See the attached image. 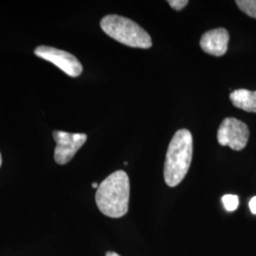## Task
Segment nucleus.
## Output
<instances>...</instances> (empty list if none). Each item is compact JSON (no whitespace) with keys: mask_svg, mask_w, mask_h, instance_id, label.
Wrapping results in <instances>:
<instances>
[{"mask_svg":"<svg viewBox=\"0 0 256 256\" xmlns=\"http://www.w3.org/2000/svg\"><path fill=\"white\" fill-rule=\"evenodd\" d=\"M106 256H120L118 254H116V252H106Z\"/></svg>","mask_w":256,"mask_h":256,"instance_id":"nucleus-13","label":"nucleus"},{"mask_svg":"<svg viewBox=\"0 0 256 256\" xmlns=\"http://www.w3.org/2000/svg\"><path fill=\"white\" fill-rule=\"evenodd\" d=\"M248 206H250V210L254 214H256V196H254L248 203Z\"/></svg>","mask_w":256,"mask_h":256,"instance_id":"nucleus-12","label":"nucleus"},{"mask_svg":"<svg viewBox=\"0 0 256 256\" xmlns=\"http://www.w3.org/2000/svg\"><path fill=\"white\" fill-rule=\"evenodd\" d=\"M192 158V136L188 129L174 133L166 153L164 180L169 187H176L188 173Z\"/></svg>","mask_w":256,"mask_h":256,"instance_id":"nucleus-2","label":"nucleus"},{"mask_svg":"<svg viewBox=\"0 0 256 256\" xmlns=\"http://www.w3.org/2000/svg\"><path fill=\"white\" fill-rule=\"evenodd\" d=\"M250 130L247 124L236 118H226L218 131V140L222 146H229L234 151L243 150L247 146Z\"/></svg>","mask_w":256,"mask_h":256,"instance_id":"nucleus-4","label":"nucleus"},{"mask_svg":"<svg viewBox=\"0 0 256 256\" xmlns=\"http://www.w3.org/2000/svg\"><path fill=\"white\" fill-rule=\"evenodd\" d=\"M229 41V32L224 28H218L202 36L200 46L204 52L220 57L227 52Z\"/></svg>","mask_w":256,"mask_h":256,"instance_id":"nucleus-7","label":"nucleus"},{"mask_svg":"<svg viewBox=\"0 0 256 256\" xmlns=\"http://www.w3.org/2000/svg\"><path fill=\"white\" fill-rule=\"evenodd\" d=\"M222 203H223L226 210L234 212L238 208L239 198L236 194H225L222 198Z\"/></svg>","mask_w":256,"mask_h":256,"instance_id":"nucleus-10","label":"nucleus"},{"mask_svg":"<svg viewBox=\"0 0 256 256\" xmlns=\"http://www.w3.org/2000/svg\"><path fill=\"white\" fill-rule=\"evenodd\" d=\"M236 3L244 14L256 19V0H238Z\"/></svg>","mask_w":256,"mask_h":256,"instance_id":"nucleus-9","label":"nucleus"},{"mask_svg":"<svg viewBox=\"0 0 256 256\" xmlns=\"http://www.w3.org/2000/svg\"><path fill=\"white\" fill-rule=\"evenodd\" d=\"M34 54L55 64L70 77H78L82 72L81 62L68 52L58 50L54 46H39L34 50Z\"/></svg>","mask_w":256,"mask_h":256,"instance_id":"nucleus-5","label":"nucleus"},{"mask_svg":"<svg viewBox=\"0 0 256 256\" xmlns=\"http://www.w3.org/2000/svg\"><path fill=\"white\" fill-rule=\"evenodd\" d=\"M1 164H2V158H1V154H0V167H1Z\"/></svg>","mask_w":256,"mask_h":256,"instance_id":"nucleus-15","label":"nucleus"},{"mask_svg":"<svg viewBox=\"0 0 256 256\" xmlns=\"http://www.w3.org/2000/svg\"><path fill=\"white\" fill-rule=\"evenodd\" d=\"M52 136L56 142L55 162L60 165L70 162L88 138V136L82 133H68L58 130L54 132Z\"/></svg>","mask_w":256,"mask_h":256,"instance_id":"nucleus-6","label":"nucleus"},{"mask_svg":"<svg viewBox=\"0 0 256 256\" xmlns=\"http://www.w3.org/2000/svg\"><path fill=\"white\" fill-rule=\"evenodd\" d=\"M130 198V183L124 171H116L99 185L96 192V204L102 212L112 218L126 214Z\"/></svg>","mask_w":256,"mask_h":256,"instance_id":"nucleus-1","label":"nucleus"},{"mask_svg":"<svg viewBox=\"0 0 256 256\" xmlns=\"http://www.w3.org/2000/svg\"><path fill=\"white\" fill-rule=\"evenodd\" d=\"M232 104L246 112L256 113V92L236 90L230 94Z\"/></svg>","mask_w":256,"mask_h":256,"instance_id":"nucleus-8","label":"nucleus"},{"mask_svg":"<svg viewBox=\"0 0 256 256\" xmlns=\"http://www.w3.org/2000/svg\"><path fill=\"white\" fill-rule=\"evenodd\" d=\"M92 187H93V188H95V189H98L99 185H98V183L94 182L93 184H92Z\"/></svg>","mask_w":256,"mask_h":256,"instance_id":"nucleus-14","label":"nucleus"},{"mask_svg":"<svg viewBox=\"0 0 256 256\" xmlns=\"http://www.w3.org/2000/svg\"><path fill=\"white\" fill-rule=\"evenodd\" d=\"M100 25L106 34L124 45L140 48L152 46V39L146 30L131 19L110 14L102 18Z\"/></svg>","mask_w":256,"mask_h":256,"instance_id":"nucleus-3","label":"nucleus"},{"mask_svg":"<svg viewBox=\"0 0 256 256\" xmlns=\"http://www.w3.org/2000/svg\"><path fill=\"white\" fill-rule=\"evenodd\" d=\"M189 1L187 0H169L168 4L171 6V8L176 10H182L188 5Z\"/></svg>","mask_w":256,"mask_h":256,"instance_id":"nucleus-11","label":"nucleus"}]
</instances>
